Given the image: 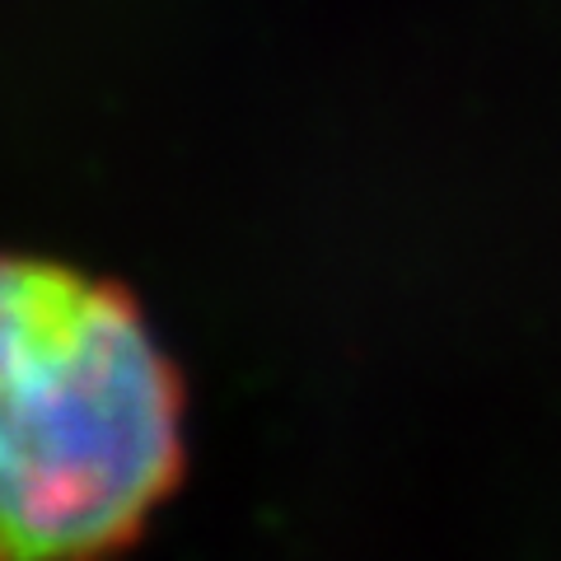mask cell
<instances>
[{"label":"cell","instance_id":"obj_1","mask_svg":"<svg viewBox=\"0 0 561 561\" xmlns=\"http://www.w3.org/2000/svg\"><path fill=\"white\" fill-rule=\"evenodd\" d=\"M183 478V383L113 280L0 253V557H99Z\"/></svg>","mask_w":561,"mask_h":561}]
</instances>
